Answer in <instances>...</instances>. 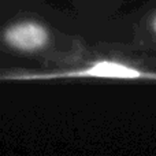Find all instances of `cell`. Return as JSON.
<instances>
[{
	"mask_svg": "<svg viewBox=\"0 0 156 156\" xmlns=\"http://www.w3.org/2000/svg\"><path fill=\"white\" fill-rule=\"evenodd\" d=\"M94 34V25L49 0H0V80H56Z\"/></svg>",
	"mask_w": 156,
	"mask_h": 156,
	"instance_id": "6da1fadb",
	"label": "cell"
},
{
	"mask_svg": "<svg viewBox=\"0 0 156 156\" xmlns=\"http://www.w3.org/2000/svg\"><path fill=\"white\" fill-rule=\"evenodd\" d=\"M82 21L90 25H103L126 11L130 4H140L145 0H63Z\"/></svg>",
	"mask_w": 156,
	"mask_h": 156,
	"instance_id": "3957f363",
	"label": "cell"
},
{
	"mask_svg": "<svg viewBox=\"0 0 156 156\" xmlns=\"http://www.w3.org/2000/svg\"><path fill=\"white\" fill-rule=\"evenodd\" d=\"M105 29L138 51L156 56V0H145L105 22Z\"/></svg>",
	"mask_w": 156,
	"mask_h": 156,
	"instance_id": "7a4b0ae2",
	"label": "cell"
}]
</instances>
